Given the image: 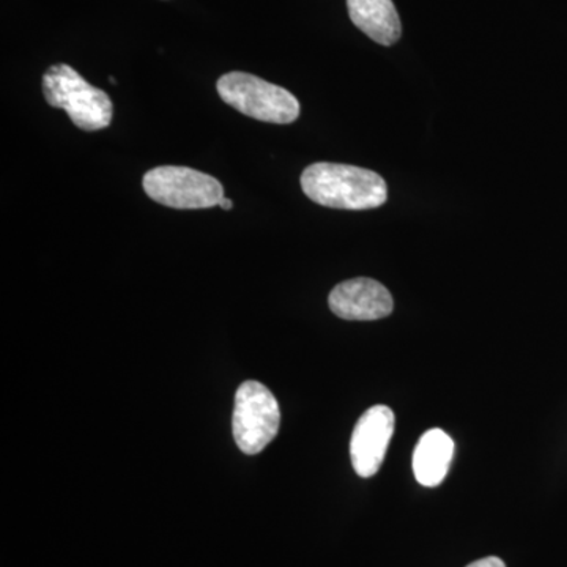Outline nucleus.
Here are the masks:
<instances>
[{
    "mask_svg": "<svg viewBox=\"0 0 567 567\" xmlns=\"http://www.w3.org/2000/svg\"><path fill=\"white\" fill-rule=\"evenodd\" d=\"M300 183L312 203L336 210H372L388 199L386 182L379 174L350 164H312Z\"/></svg>",
    "mask_w": 567,
    "mask_h": 567,
    "instance_id": "f257e3e1",
    "label": "nucleus"
},
{
    "mask_svg": "<svg viewBox=\"0 0 567 567\" xmlns=\"http://www.w3.org/2000/svg\"><path fill=\"white\" fill-rule=\"evenodd\" d=\"M43 93L48 104L69 114L84 132H99L111 125L114 106L110 95L89 84L70 65H52L43 74Z\"/></svg>",
    "mask_w": 567,
    "mask_h": 567,
    "instance_id": "f03ea898",
    "label": "nucleus"
},
{
    "mask_svg": "<svg viewBox=\"0 0 567 567\" xmlns=\"http://www.w3.org/2000/svg\"><path fill=\"white\" fill-rule=\"evenodd\" d=\"M216 89L224 103L256 121L289 125L300 117V103L293 93L254 74L230 71L219 78Z\"/></svg>",
    "mask_w": 567,
    "mask_h": 567,
    "instance_id": "7ed1b4c3",
    "label": "nucleus"
},
{
    "mask_svg": "<svg viewBox=\"0 0 567 567\" xmlns=\"http://www.w3.org/2000/svg\"><path fill=\"white\" fill-rule=\"evenodd\" d=\"M144 192L156 204L177 210H200L224 199L221 183L212 175L185 166H159L142 181Z\"/></svg>",
    "mask_w": 567,
    "mask_h": 567,
    "instance_id": "20e7f679",
    "label": "nucleus"
},
{
    "mask_svg": "<svg viewBox=\"0 0 567 567\" xmlns=\"http://www.w3.org/2000/svg\"><path fill=\"white\" fill-rule=\"evenodd\" d=\"M281 424V410L274 393L262 383H241L235 394L233 432L241 453L254 456L274 442Z\"/></svg>",
    "mask_w": 567,
    "mask_h": 567,
    "instance_id": "39448f33",
    "label": "nucleus"
},
{
    "mask_svg": "<svg viewBox=\"0 0 567 567\" xmlns=\"http://www.w3.org/2000/svg\"><path fill=\"white\" fill-rule=\"evenodd\" d=\"M394 424L393 410L386 405H374L358 420L350 442V458L358 476L377 475L385 461Z\"/></svg>",
    "mask_w": 567,
    "mask_h": 567,
    "instance_id": "423d86ee",
    "label": "nucleus"
},
{
    "mask_svg": "<svg viewBox=\"0 0 567 567\" xmlns=\"http://www.w3.org/2000/svg\"><path fill=\"white\" fill-rule=\"evenodd\" d=\"M331 312L344 320L385 319L394 309L393 297L383 284L354 278L338 284L328 297Z\"/></svg>",
    "mask_w": 567,
    "mask_h": 567,
    "instance_id": "0eeeda50",
    "label": "nucleus"
},
{
    "mask_svg": "<svg viewBox=\"0 0 567 567\" xmlns=\"http://www.w3.org/2000/svg\"><path fill=\"white\" fill-rule=\"evenodd\" d=\"M350 20L369 39L382 47L401 40L402 24L393 0H347Z\"/></svg>",
    "mask_w": 567,
    "mask_h": 567,
    "instance_id": "6e6552de",
    "label": "nucleus"
},
{
    "mask_svg": "<svg viewBox=\"0 0 567 567\" xmlns=\"http://www.w3.org/2000/svg\"><path fill=\"white\" fill-rule=\"evenodd\" d=\"M454 456V442L442 429H431L421 436L413 454V473L424 487L443 483Z\"/></svg>",
    "mask_w": 567,
    "mask_h": 567,
    "instance_id": "1a4fd4ad",
    "label": "nucleus"
},
{
    "mask_svg": "<svg viewBox=\"0 0 567 567\" xmlns=\"http://www.w3.org/2000/svg\"><path fill=\"white\" fill-rule=\"evenodd\" d=\"M466 567H506V565L505 561L498 557H487L477 559V561L472 563V565Z\"/></svg>",
    "mask_w": 567,
    "mask_h": 567,
    "instance_id": "9d476101",
    "label": "nucleus"
},
{
    "mask_svg": "<svg viewBox=\"0 0 567 567\" xmlns=\"http://www.w3.org/2000/svg\"><path fill=\"white\" fill-rule=\"evenodd\" d=\"M219 207H221L223 210H226V212L233 210V207H234L233 200L227 199V197H224L221 203H219Z\"/></svg>",
    "mask_w": 567,
    "mask_h": 567,
    "instance_id": "9b49d317",
    "label": "nucleus"
}]
</instances>
